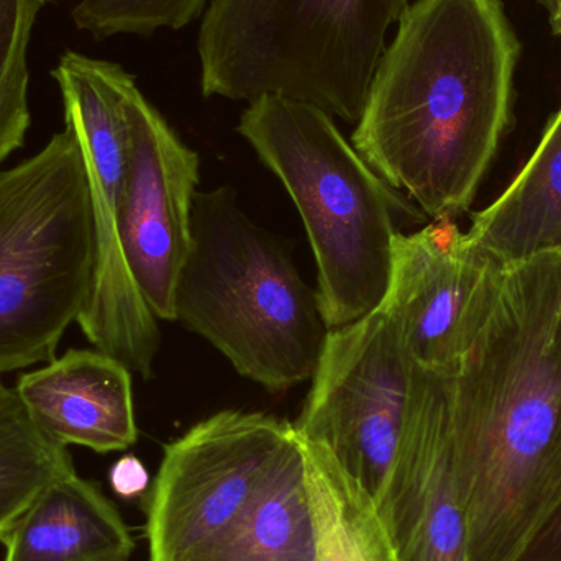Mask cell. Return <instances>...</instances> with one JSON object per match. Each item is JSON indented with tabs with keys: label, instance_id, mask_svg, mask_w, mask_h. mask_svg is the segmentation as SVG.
Segmentation results:
<instances>
[{
	"label": "cell",
	"instance_id": "1",
	"mask_svg": "<svg viewBox=\"0 0 561 561\" xmlns=\"http://www.w3.org/2000/svg\"><path fill=\"white\" fill-rule=\"evenodd\" d=\"M435 373L467 561H523L561 506V253L503 265L467 352Z\"/></svg>",
	"mask_w": 561,
	"mask_h": 561
},
{
	"label": "cell",
	"instance_id": "2",
	"mask_svg": "<svg viewBox=\"0 0 561 561\" xmlns=\"http://www.w3.org/2000/svg\"><path fill=\"white\" fill-rule=\"evenodd\" d=\"M519 56L501 0H415L376 69L353 147L425 217L460 216L510 127Z\"/></svg>",
	"mask_w": 561,
	"mask_h": 561
},
{
	"label": "cell",
	"instance_id": "3",
	"mask_svg": "<svg viewBox=\"0 0 561 561\" xmlns=\"http://www.w3.org/2000/svg\"><path fill=\"white\" fill-rule=\"evenodd\" d=\"M237 130L299 210L329 329L378 309L391 279L396 217L424 214L373 171L320 108L262 98L243 111Z\"/></svg>",
	"mask_w": 561,
	"mask_h": 561
},
{
	"label": "cell",
	"instance_id": "4",
	"mask_svg": "<svg viewBox=\"0 0 561 561\" xmlns=\"http://www.w3.org/2000/svg\"><path fill=\"white\" fill-rule=\"evenodd\" d=\"M174 320L270 391L312 378L330 329L317 293L230 187L197 191Z\"/></svg>",
	"mask_w": 561,
	"mask_h": 561
},
{
	"label": "cell",
	"instance_id": "5",
	"mask_svg": "<svg viewBox=\"0 0 561 561\" xmlns=\"http://www.w3.org/2000/svg\"><path fill=\"white\" fill-rule=\"evenodd\" d=\"M411 0H209L197 56L206 98H283L356 124Z\"/></svg>",
	"mask_w": 561,
	"mask_h": 561
},
{
	"label": "cell",
	"instance_id": "6",
	"mask_svg": "<svg viewBox=\"0 0 561 561\" xmlns=\"http://www.w3.org/2000/svg\"><path fill=\"white\" fill-rule=\"evenodd\" d=\"M94 273V222L78 138L66 127L0 170V375L51 362Z\"/></svg>",
	"mask_w": 561,
	"mask_h": 561
},
{
	"label": "cell",
	"instance_id": "7",
	"mask_svg": "<svg viewBox=\"0 0 561 561\" xmlns=\"http://www.w3.org/2000/svg\"><path fill=\"white\" fill-rule=\"evenodd\" d=\"M84 158L94 222V273L78 323L95 350L150 378L160 350L157 317L141 297L121 237L128 161L125 99L135 78L122 66L68 51L53 69Z\"/></svg>",
	"mask_w": 561,
	"mask_h": 561
},
{
	"label": "cell",
	"instance_id": "8",
	"mask_svg": "<svg viewBox=\"0 0 561 561\" xmlns=\"http://www.w3.org/2000/svg\"><path fill=\"white\" fill-rule=\"evenodd\" d=\"M296 435L284 419L222 411L168 444L145 504L148 561H196L219 546Z\"/></svg>",
	"mask_w": 561,
	"mask_h": 561
},
{
	"label": "cell",
	"instance_id": "9",
	"mask_svg": "<svg viewBox=\"0 0 561 561\" xmlns=\"http://www.w3.org/2000/svg\"><path fill=\"white\" fill-rule=\"evenodd\" d=\"M414 363L382 309L330 329L294 427L378 501L394 463Z\"/></svg>",
	"mask_w": 561,
	"mask_h": 561
},
{
	"label": "cell",
	"instance_id": "10",
	"mask_svg": "<svg viewBox=\"0 0 561 561\" xmlns=\"http://www.w3.org/2000/svg\"><path fill=\"white\" fill-rule=\"evenodd\" d=\"M128 161L121 237L125 259L157 319L174 322V293L190 255L201 161L137 82L125 99Z\"/></svg>",
	"mask_w": 561,
	"mask_h": 561
},
{
	"label": "cell",
	"instance_id": "11",
	"mask_svg": "<svg viewBox=\"0 0 561 561\" xmlns=\"http://www.w3.org/2000/svg\"><path fill=\"white\" fill-rule=\"evenodd\" d=\"M501 268L450 219L396 236L381 307L415 366H457L490 309Z\"/></svg>",
	"mask_w": 561,
	"mask_h": 561
},
{
	"label": "cell",
	"instance_id": "12",
	"mask_svg": "<svg viewBox=\"0 0 561 561\" xmlns=\"http://www.w3.org/2000/svg\"><path fill=\"white\" fill-rule=\"evenodd\" d=\"M376 511L398 561H467V517L444 389L414 365L401 444Z\"/></svg>",
	"mask_w": 561,
	"mask_h": 561
},
{
	"label": "cell",
	"instance_id": "13",
	"mask_svg": "<svg viewBox=\"0 0 561 561\" xmlns=\"http://www.w3.org/2000/svg\"><path fill=\"white\" fill-rule=\"evenodd\" d=\"M15 391L35 424L65 447L111 454L137 442L131 371L101 350H68L20 376Z\"/></svg>",
	"mask_w": 561,
	"mask_h": 561
},
{
	"label": "cell",
	"instance_id": "14",
	"mask_svg": "<svg viewBox=\"0 0 561 561\" xmlns=\"http://www.w3.org/2000/svg\"><path fill=\"white\" fill-rule=\"evenodd\" d=\"M0 543L3 561H128L135 550L117 506L76 470L48 484Z\"/></svg>",
	"mask_w": 561,
	"mask_h": 561
},
{
	"label": "cell",
	"instance_id": "15",
	"mask_svg": "<svg viewBox=\"0 0 561 561\" xmlns=\"http://www.w3.org/2000/svg\"><path fill=\"white\" fill-rule=\"evenodd\" d=\"M467 236L500 265L561 253V108L516 180L474 214Z\"/></svg>",
	"mask_w": 561,
	"mask_h": 561
},
{
	"label": "cell",
	"instance_id": "16",
	"mask_svg": "<svg viewBox=\"0 0 561 561\" xmlns=\"http://www.w3.org/2000/svg\"><path fill=\"white\" fill-rule=\"evenodd\" d=\"M306 442L297 432L239 526L196 561H312Z\"/></svg>",
	"mask_w": 561,
	"mask_h": 561
},
{
	"label": "cell",
	"instance_id": "17",
	"mask_svg": "<svg viewBox=\"0 0 561 561\" xmlns=\"http://www.w3.org/2000/svg\"><path fill=\"white\" fill-rule=\"evenodd\" d=\"M304 442L316 529L312 561H398L375 501L322 447Z\"/></svg>",
	"mask_w": 561,
	"mask_h": 561
},
{
	"label": "cell",
	"instance_id": "18",
	"mask_svg": "<svg viewBox=\"0 0 561 561\" xmlns=\"http://www.w3.org/2000/svg\"><path fill=\"white\" fill-rule=\"evenodd\" d=\"M71 471L68 447L46 435L15 389L0 382V539L48 484Z\"/></svg>",
	"mask_w": 561,
	"mask_h": 561
},
{
	"label": "cell",
	"instance_id": "19",
	"mask_svg": "<svg viewBox=\"0 0 561 561\" xmlns=\"http://www.w3.org/2000/svg\"><path fill=\"white\" fill-rule=\"evenodd\" d=\"M46 0H0V163L30 127L28 46Z\"/></svg>",
	"mask_w": 561,
	"mask_h": 561
},
{
	"label": "cell",
	"instance_id": "20",
	"mask_svg": "<svg viewBox=\"0 0 561 561\" xmlns=\"http://www.w3.org/2000/svg\"><path fill=\"white\" fill-rule=\"evenodd\" d=\"M209 0H81L72 9L76 28L95 39L148 36L181 30L199 19Z\"/></svg>",
	"mask_w": 561,
	"mask_h": 561
},
{
	"label": "cell",
	"instance_id": "21",
	"mask_svg": "<svg viewBox=\"0 0 561 561\" xmlns=\"http://www.w3.org/2000/svg\"><path fill=\"white\" fill-rule=\"evenodd\" d=\"M108 481L114 493L122 500H137L150 490V474L134 455H125L112 465Z\"/></svg>",
	"mask_w": 561,
	"mask_h": 561
},
{
	"label": "cell",
	"instance_id": "22",
	"mask_svg": "<svg viewBox=\"0 0 561 561\" xmlns=\"http://www.w3.org/2000/svg\"><path fill=\"white\" fill-rule=\"evenodd\" d=\"M523 561H561V506L534 540Z\"/></svg>",
	"mask_w": 561,
	"mask_h": 561
},
{
	"label": "cell",
	"instance_id": "23",
	"mask_svg": "<svg viewBox=\"0 0 561 561\" xmlns=\"http://www.w3.org/2000/svg\"><path fill=\"white\" fill-rule=\"evenodd\" d=\"M552 32L561 36V0H550L546 5Z\"/></svg>",
	"mask_w": 561,
	"mask_h": 561
},
{
	"label": "cell",
	"instance_id": "24",
	"mask_svg": "<svg viewBox=\"0 0 561 561\" xmlns=\"http://www.w3.org/2000/svg\"><path fill=\"white\" fill-rule=\"evenodd\" d=\"M539 2H540V3H542V5H543V7H546V5H547V3H549V2H550V0H539Z\"/></svg>",
	"mask_w": 561,
	"mask_h": 561
}]
</instances>
